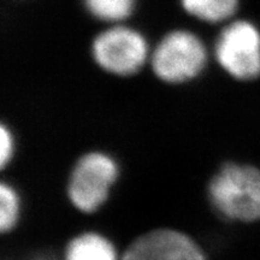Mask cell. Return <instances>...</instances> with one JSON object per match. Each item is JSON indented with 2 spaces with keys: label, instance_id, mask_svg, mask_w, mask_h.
Listing matches in <instances>:
<instances>
[{
  "label": "cell",
  "instance_id": "obj_1",
  "mask_svg": "<svg viewBox=\"0 0 260 260\" xmlns=\"http://www.w3.org/2000/svg\"><path fill=\"white\" fill-rule=\"evenodd\" d=\"M206 198L213 212L226 222H260V169L223 162L207 181Z\"/></svg>",
  "mask_w": 260,
  "mask_h": 260
},
{
  "label": "cell",
  "instance_id": "obj_2",
  "mask_svg": "<svg viewBox=\"0 0 260 260\" xmlns=\"http://www.w3.org/2000/svg\"><path fill=\"white\" fill-rule=\"evenodd\" d=\"M121 176L118 161L103 149H88L70 167L65 194L73 209L82 214L99 212L109 203Z\"/></svg>",
  "mask_w": 260,
  "mask_h": 260
},
{
  "label": "cell",
  "instance_id": "obj_3",
  "mask_svg": "<svg viewBox=\"0 0 260 260\" xmlns=\"http://www.w3.org/2000/svg\"><path fill=\"white\" fill-rule=\"evenodd\" d=\"M209 63V50L203 39L184 28L165 32L149 57V68L159 82L180 87L203 75Z\"/></svg>",
  "mask_w": 260,
  "mask_h": 260
},
{
  "label": "cell",
  "instance_id": "obj_4",
  "mask_svg": "<svg viewBox=\"0 0 260 260\" xmlns=\"http://www.w3.org/2000/svg\"><path fill=\"white\" fill-rule=\"evenodd\" d=\"M151 52L147 38L125 23L107 25L92 39L89 46L90 58L98 69L119 79L141 73L149 63Z\"/></svg>",
  "mask_w": 260,
  "mask_h": 260
},
{
  "label": "cell",
  "instance_id": "obj_5",
  "mask_svg": "<svg viewBox=\"0 0 260 260\" xmlns=\"http://www.w3.org/2000/svg\"><path fill=\"white\" fill-rule=\"evenodd\" d=\"M213 57L228 76L239 82H251L260 77V30L246 19L224 24L217 35Z\"/></svg>",
  "mask_w": 260,
  "mask_h": 260
},
{
  "label": "cell",
  "instance_id": "obj_6",
  "mask_svg": "<svg viewBox=\"0 0 260 260\" xmlns=\"http://www.w3.org/2000/svg\"><path fill=\"white\" fill-rule=\"evenodd\" d=\"M121 260H207L193 236L170 225L145 230L128 242Z\"/></svg>",
  "mask_w": 260,
  "mask_h": 260
},
{
  "label": "cell",
  "instance_id": "obj_7",
  "mask_svg": "<svg viewBox=\"0 0 260 260\" xmlns=\"http://www.w3.org/2000/svg\"><path fill=\"white\" fill-rule=\"evenodd\" d=\"M63 260H121V254L106 234L84 230L65 242Z\"/></svg>",
  "mask_w": 260,
  "mask_h": 260
},
{
  "label": "cell",
  "instance_id": "obj_8",
  "mask_svg": "<svg viewBox=\"0 0 260 260\" xmlns=\"http://www.w3.org/2000/svg\"><path fill=\"white\" fill-rule=\"evenodd\" d=\"M181 8L198 21L207 24H225L239 9L240 0H180Z\"/></svg>",
  "mask_w": 260,
  "mask_h": 260
},
{
  "label": "cell",
  "instance_id": "obj_9",
  "mask_svg": "<svg viewBox=\"0 0 260 260\" xmlns=\"http://www.w3.org/2000/svg\"><path fill=\"white\" fill-rule=\"evenodd\" d=\"M138 0H82L86 11L106 24L125 23L136 9Z\"/></svg>",
  "mask_w": 260,
  "mask_h": 260
},
{
  "label": "cell",
  "instance_id": "obj_10",
  "mask_svg": "<svg viewBox=\"0 0 260 260\" xmlns=\"http://www.w3.org/2000/svg\"><path fill=\"white\" fill-rule=\"evenodd\" d=\"M21 194L11 182H0V232L3 235L12 233L21 222Z\"/></svg>",
  "mask_w": 260,
  "mask_h": 260
},
{
  "label": "cell",
  "instance_id": "obj_11",
  "mask_svg": "<svg viewBox=\"0 0 260 260\" xmlns=\"http://www.w3.org/2000/svg\"><path fill=\"white\" fill-rule=\"evenodd\" d=\"M17 152V141L12 126L3 121L0 123V169L3 171L11 167Z\"/></svg>",
  "mask_w": 260,
  "mask_h": 260
}]
</instances>
